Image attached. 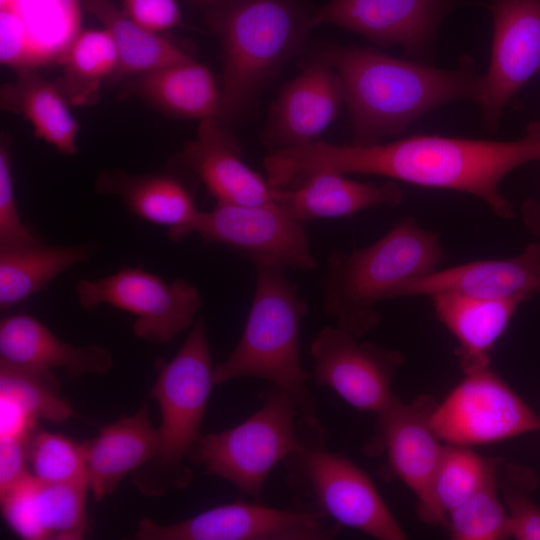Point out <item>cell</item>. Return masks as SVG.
<instances>
[{
    "label": "cell",
    "instance_id": "cell-7",
    "mask_svg": "<svg viewBox=\"0 0 540 540\" xmlns=\"http://www.w3.org/2000/svg\"><path fill=\"white\" fill-rule=\"evenodd\" d=\"M283 463L286 483L304 509L378 540L407 538L369 475L329 450L327 431L316 414L301 413L298 446Z\"/></svg>",
    "mask_w": 540,
    "mask_h": 540
},
{
    "label": "cell",
    "instance_id": "cell-14",
    "mask_svg": "<svg viewBox=\"0 0 540 540\" xmlns=\"http://www.w3.org/2000/svg\"><path fill=\"white\" fill-rule=\"evenodd\" d=\"M473 0H330L312 15V27L334 25L382 46H402L413 58L432 53L439 26Z\"/></svg>",
    "mask_w": 540,
    "mask_h": 540
},
{
    "label": "cell",
    "instance_id": "cell-2",
    "mask_svg": "<svg viewBox=\"0 0 540 540\" xmlns=\"http://www.w3.org/2000/svg\"><path fill=\"white\" fill-rule=\"evenodd\" d=\"M342 82L352 123V144L381 143L426 113L457 100L478 101L482 76L470 57L440 69L380 51L331 46L322 53Z\"/></svg>",
    "mask_w": 540,
    "mask_h": 540
},
{
    "label": "cell",
    "instance_id": "cell-24",
    "mask_svg": "<svg viewBox=\"0 0 540 540\" xmlns=\"http://www.w3.org/2000/svg\"><path fill=\"white\" fill-rule=\"evenodd\" d=\"M95 189L100 194L119 197L138 218L167 226V235L173 241L188 236L200 212L189 189L177 178L164 173L131 175L109 170L99 175Z\"/></svg>",
    "mask_w": 540,
    "mask_h": 540
},
{
    "label": "cell",
    "instance_id": "cell-21",
    "mask_svg": "<svg viewBox=\"0 0 540 540\" xmlns=\"http://www.w3.org/2000/svg\"><path fill=\"white\" fill-rule=\"evenodd\" d=\"M0 364L38 372L63 369L67 377L77 379L108 372L113 358L103 346L71 345L35 317L19 313L1 319Z\"/></svg>",
    "mask_w": 540,
    "mask_h": 540
},
{
    "label": "cell",
    "instance_id": "cell-41",
    "mask_svg": "<svg viewBox=\"0 0 540 540\" xmlns=\"http://www.w3.org/2000/svg\"><path fill=\"white\" fill-rule=\"evenodd\" d=\"M191 1L196 2V3L207 4V3H220L224 0H191Z\"/></svg>",
    "mask_w": 540,
    "mask_h": 540
},
{
    "label": "cell",
    "instance_id": "cell-13",
    "mask_svg": "<svg viewBox=\"0 0 540 540\" xmlns=\"http://www.w3.org/2000/svg\"><path fill=\"white\" fill-rule=\"evenodd\" d=\"M357 338L337 325L323 327L309 348L314 362L312 378L354 409L378 414L395 396L392 382L404 357L399 351Z\"/></svg>",
    "mask_w": 540,
    "mask_h": 540
},
{
    "label": "cell",
    "instance_id": "cell-3",
    "mask_svg": "<svg viewBox=\"0 0 540 540\" xmlns=\"http://www.w3.org/2000/svg\"><path fill=\"white\" fill-rule=\"evenodd\" d=\"M444 259L439 234L404 217L376 242L332 252L321 280L322 309L336 325L360 337L375 328V305L426 276Z\"/></svg>",
    "mask_w": 540,
    "mask_h": 540
},
{
    "label": "cell",
    "instance_id": "cell-23",
    "mask_svg": "<svg viewBox=\"0 0 540 540\" xmlns=\"http://www.w3.org/2000/svg\"><path fill=\"white\" fill-rule=\"evenodd\" d=\"M402 198L394 182H359L332 170L315 172L291 188L274 192V199L302 223L349 217L374 207H394Z\"/></svg>",
    "mask_w": 540,
    "mask_h": 540
},
{
    "label": "cell",
    "instance_id": "cell-17",
    "mask_svg": "<svg viewBox=\"0 0 540 540\" xmlns=\"http://www.w3.org/2000/svg\"><path fill=\"white\" fill-rule=\"evenodd\" d=\"M435 405L425 395L410 403L394 396L376 414V432L365 448L372 455H386L392 472L416 495L417 501L427 490L444 446L431 426Z\"/></svg>",
    "mask_w": 540,
    "mask_h": 540
},
{
    "label": "cell",
    "instance_id": "cell-34",
    "mask_svg": "<svg viewBox=\"0 0 540 540\" xmlns=\"http://www.w3.org/2000/svg\"><path fill=\"white\" fill-rule=\"evenodd\" d=\"M51 372H38L0 364V394L13 398L37 421L53 423L68 420L73 409L58 392V385Z\"/></svg>",
    "mask_w": 540,
    "mask_h": 540
},
{
    "label": "cell",
    "instance_id": "cell-12",
    "mask_svg": "<svg viewBox=\"0 0 540 540\" xmlns=\"http://www.w3.org/2000/svg\"><path fill=\"white\" fill-rule=\"evenodd\" d=\"M313 510H282L260 502H233L213 507L188 519L161 525L140 520V540H329L340 526Z\"/></svg>",
    "mask_w": 540,
    "mask_h": 540
},
{
    "label": "cell",
    "instance_id": "cell-26",
    "mask_svg": "<svg viewBox=\"0 0 540 540\" xmlns=\"http://www.w3.org/2000/svg\"><path fill=\"white\" fill-rule=\"evenodd\" d=\"M136 76L127 92L164 113L199 120L217 118L221 92L211 72L192 59Z\"/></svg>",
    "mask_w": 540,
    "mask_h": 540
},
{
    "label": "cell",
    "instance_id": "cell-22",
    "mask_svg": "<svg viewBox=\"0 0 540 540\" xmlns=\"http://www.w3.org/2000/svg\"><path fill=\"white\" fill-rule=\"evenodd\" d=\"M158 430L144 403L132 416L102 426L98 434L82 442L89 490L101 502L122 478L137 471L157 453Z\"/></svg>",
    "mask_w": 540,
    "mask_h": 540
},
{
    "label": "cell",
    "instance_id": "cell-29",
    "mask_svg": "<svg viewBox=\"0 0 540 540\" xmlns=\"http://www.w3.org/2000/svg\"><path fill=\"white\" fill-rule=\"evenodd\" d=\"M80 2L87 12L102 23L115 42L118 65L112 81L191 59L167 38L140 27L112 0Z\"/></svg>",
    "mask_w": 540,
    "mask_h": 540
},
{
    "label": "cell",
    "instance_id": "cell-37",
    "mask_svg": "<svg viewBox=\"0 0 540 540\" xmlns=\"http://www.w3.org/2000/svg\"><path fill=\"white\" fill-rule=\"evenodd\" d=\"M505 483L502 484L504 505L509 519V535L517 540H540V507L528 496L530 474L523 483L514 480L505 469Z\"/></svg>",
    "mask_w": 540,
    "mask_h": 540
},
{
    "label": "cell",
    "instance_id": "cell-27",
    "mask_svg": "<svg viewBox=\"0 0 540 540\" xmlns=\"http://www.w3.org/2000/svg\"><path fill=\"white\" fill-rule=\"evenodd\" d=\"M99 249L90 241L70 245L43 242L0 251V309L6 311L46 288L71 267L88 262Z\"/></svg>",
    "mask_w": 540,
    "mask_h": 540
},
{
    "label": "cell",
    "instance_id": "cell-20",
    "mask_svg": "<svg viewBox=\"0 0 540 540\" xmlns=\"http://www.w3.org/2000/svg\"><path fill=\"white\" fill-rule=\"evenodd\" d=\"M202 181L216 203L259 205L274 201L268 180L242 160L238 143L217 118L200 120L195 139L177 155Z\"/></svg>",
    "mask_w": 540,
    "mask_h": 540
},
{
    "label": "cell",
    "instance_id": "cell-39",
    "mask_svg": "<svg viewBox=\"0 0 540 540\" xmlns=\"http://www.w3.org/2000/svg\"><path fill=\"white\" fill-rule=\"evenodd\" d=\"M29 437L30 435L0 438V496L30 474L28 471Z\"/></svg>",
    "mask_w": 540,
    "mask_h": 540
},
{
    "label": "cell",
    "instance_id": "cell-8",
    "mask_svg": "<svg viewBox=\"0 0 540 540\" xmlns=\"http://www.w3.org/2000/svg\"><path fill=\"white\" fill-rule=\"evenodd\" d=\"M260 399L261 406L243 422L202 434L188 456L207 474L257 502L270 472L298 446L302 413L292 397L275 386L263 390Z\"/></svg>",
    "mask_w": 540,
    "mask_h": 540
},
{
    "label": "cell",
    "instance_id": "cell-18",
    "mask_svg": "<svg viewBox=\"0 0 540 540\" xmlns=\"http://www.w3.org/2000/svg\"><path fill=\"white\" fill-rule=\"evenodd\" d=\"M343 103L340 77L321 58L281 91L263 142L271 152L310 144L336 118Z\"/></svg>",
    "mask_w": 540,
    "mask_h": 540
},
{
    "label": "cell",
    "instance_id": "cell-6",
    "mask_svg": "<svg viewBox=\"0 0 540 540\" xmlns=\"http://www.w3.org/2000/svg\"><path fill=\"white\" fill-rule=\"evenodd\" d=\"M213 370L205 320L198 317L179 351L161 367L151 390L161 423L156 455L134 472V484L142 493L160 496L191 482L186 460L202 435L200 428L215 386Z\"/></svg>",
    "mask_w": 540,
    "mask_h": 540
},
{
    "label": "cell",
    "instance_id": "cell-4",
    "mask_svg": "<svg viewBox=\"0 0 540 540\" xmlns=\"http://www.w3.org/2000/svg\"><path fill=\"white\" fill-rule=\"evenodd\" d=\"M255 290L242 335L232 352L214 366V385L258 378L288 393L302 413L315 414L307 388L312 378L301 362L300 333L307 305L284 267L252 260Z\"/></svg>",
    "mask_w": 540,
    "mask_h": 540
},
{
    "label": "cell",
    "instance_id": "cell-15",
    "mask_svg": "<svg viewBox=\"0 0 540 540\" xmlns=\"http://www.w3.org/2000/svg\"><path fill=\"white\" fill-rule=\"evenodd\" d=\"M490 64L482 76L483 122L494 130L510 100L540 74V0H492Z\"/></svg>",
    "mask_w": 540,
    "mask_h": 540
},
{
    "label": "cell",
    "instance_id": "cell-40",
    "mask_svg": "<svg viewBox=\"0 0 540 540\" xmlns=\"http://www.w3.org/2000/svg\"><path fill=\"white\" fill-rule=\"evenodd\" d=\"M522 216L529 229L540 237V202L527 201L523 206Z\"/></svg>",
    "mask_w": 540,
    "mask_h": 540
},
{
    "label": "cell",
    "instance_id": "cell-9",
    "mask_svg": "<svg viewBox=\"0 0 540 540\" xmlns=\"http://www.w3.org/2000/svg\"><path fill=\"white\" fill-rule=\"evenodd\" d=\"M78 304L91 311L109 305L133 314L136 337L164 344L190 329L203 301L197 287L183 278L172 282L141 266H122L97 279H81L75 285Z\"/></svg>",
    "mask_w": 540,
    "mask_h": 540
},
{
    "label": "cell",
    "instance_id": "cell-35",
    "mask_svg": "<svg viewBox=\"0 0 540 540\" xmlns=\"http://www.w3.org/2000/svg\"><path fill=\"white\" fill-rule=\"evenodd\" d=\"M31 475L42 483L87 481L82 443L48 431L33 430L28 443Z\"/></svg>",
    "mask_w": 540,
    "mask_h": 540
},
{
    "label": "cell",
    "instance_id": "cell-36",
    "mask_svg": "<svg viewBox=\"0 0 540 540\" xmlns=\"http://www.w3.org/2000/svg\"><path fill=\"white\" fill-rule=\"evenodd\" d=\"M30 226L23 222L18 212L11 158L6 141L0 145V251L30 247L41 243Z\"/></svg>",
    "mask_w": 540,
    "mask_h": 540
},
{
    "label": "cell",
    "instance_id": "cell-33",
    "mask_svg": "<svg viewBox=\"0 0 540 540\" xmlns=\"http://www.w3.org/2000/svg\"><path fill=\"white\" fill-rule=\"evenodd\" d=\"M499 463L482 485L447 516L446 525L454 540H501L510 537L509 519L499 497Z\"/></svg>",
    "mask_w": 540,
    "mask_h": 540
},
{
    "label": "cell",
    "instance_id": "cell-30",
    "mask_svg": "<svg viewBox=\"0 0 540 540\" xmlns=\"http://www.w3.org/2000/svg\"><path fill=\"white\" fill-rule=\"evenodd\" d=\"M496 459L484 458L468 446L446 444L417 513L428 524H446L448 514L485 481Z\"/></svg>",
    "mask_w": 540,
    "mask_h": 540
},
{
    "label": "cell",
    "instance_id": "cell-1",
    "mask_svg": "<svg viewBox=\"0 0 540 540\" xmlns=\"http://www.w3.org/2000/svg\"><path fill=\"white\" fill-rule=\"evenodd\" d=\"M536 160H540V122L530 123L525 136L512 141L441 135H415L372 145L316 140L271 152L263 166L275 188L293 187L321 170L378 175L473 195L496 216L509 219L514 212L499 185L511 171Z\"/></svg>",
    "mask_w": 540,
    "mask_h": 540
},
{
    "label": "cell",
    "instance_id": "cell-19",
    "mask_svg": "<svg viewBox=\"0 0 540 540\" xmlns=\"http://www.w3.org/2000/svg\"><path fill=\"white\" fill-rule=\"evenodd\" d=\"M456 293L482 299L522 298L540 295V244L530 243L522 253L494 260L473 261L418 278L395 298Z\"/></svg>",
    "mask_w": 540,
    "mask_h": 540
},
{
    "label": "cell",
    "instance_id": "cell-10",
    "mask_svg": "<svg viewBox=\"0 0 540 540\" xmlns=\"http://www.w3.org/2000/svg\"><path fill=\"white\" fill-rule=\"evenodd\" d=\"M464 374L431 413V426L440 441L469 447L540 429L537 415L489 367Z\"/></svg>",
    "mask_w": 540,
    "mask_h": 540
},
{
    "label": "cell",
    "instance_id": "cell-11",
    "mask_svg": "<svg viewBox=\"0 0 540 540\" xmlns=\"http://www.w3.org/2000/svg\"><path fill=\"white\" fill-rule=\"evenodd\" d=\"M191 234L285 269L318 268L304 223L276 200L259 205L216 203L211 210L198 213L188 231Z\"/></svg>",
    "mask_w": 540,
    "mask_h": 540
},
{
    "label": "cell",
    "instance_id": "cell-5",
    "mask_svg": "<svg viewBox=\"0 0 540 540\" xmlns=\"http://www.w3.org/2000/svg\"><path fill=\"white\" fill-rule=\"evenodd\" d=\"M214 16L223 45V87L217 120H235L312 27L294 0H224Z\"/></svg>",
    "mask_w": 540,
    "mask_h": 540
},
{
    "label": "cell",
    "instance_id": "cell-31",
    "mask_svg": "<svg viewBox=\"0 0 540 540\" xmlns=\"http://www.w3.org/2000/svg\"><path fill=\"white\" fill-rule=\"evenodd\" d=\"M60 64L62 75L55 83L67 103L91 105L99 98L102 84L112 79L118 52L111 35L101 30H85L73 40Z\"/></svg>",
    "mask_w": 540,
    "mask_h": 540
},
{
    "label": "cell",
    "instance_id": "cell-38",
    "mask_svg": "<svg viewBox=\"0 0 540 540\" xmlns=\"http://www.w3.org/2000/svg\"><path fill=\"white\" fill-rule=\"evenodd\" d=\"M122 11L147 31L158 33L179 24L176 0H123Z\"/></svg>",
    "mask_w": 540,
    "mask_h": 540
},
{
    "label": "cell",
    "instance_id": "cell-25",
    "mask_svg": "<svg viewBox=\"0 0 540 540\" xmlns=\"http://www.w3.org/2000/svg\"><path fill=\"white\" fill-rule=\"evenodd\" d=\"M430 297L438 319L459 342L458 355L464 373L489 367L490 351L525 301L482 299L448 292Z\"/></svg>",
    "mask_w": 540,
    "mask_h": 540
},
{
    "label": "cell",
    "instance_id": "cell-28",
    "mask_svg": "<svg viewBox=\"0 0 540 540\" xmlns=\"http://www.w3.org/2000/svg\"><path fill=\"white\" fill-rule=\"evenodd\" d=\"M14 82L1 90V107L24 116L37 138L53 145L58 152L75 155L78 123L55 83L35 70L18 71Z\"/></svg>",
    "mask_w": 540,
    "mask_h": 540
},
{
    "label": "cell",
    "instance_id": "cell-32",
    "mask_svg": "<svg viewBox=\"0 0 540 540\" xmlns=\"http://www.w3.org/2000/svg\"><path fill=\"white\" fill-rule=\"evenodd\" d=\"M87 481L42 483L33 477L31 505L40 540H78L87 529Z\"/></svg>",
    "mask_w": 540,
    "mask_h": 540
},
{
    "label": "cell",
    "instance_id": "cell-16",
    "mask_svg": "<svg viewBox=\"0 0 540 540\" xmlns=\"http://www.w3.org/2000/svg\"><path fill=\"white\" fill-rule=\"evenodd\" d=\"M80 0H0V60L18 71L60 63L80 33Z\"/></svg>",
    "mask_w": 540,
    "mask_h": 540
}]
</instances>
